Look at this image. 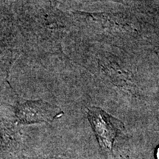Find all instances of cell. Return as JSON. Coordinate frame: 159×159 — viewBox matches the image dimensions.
I'll return each mask as SVG.
<instances>
[{
    "label": "cell",
    "mask_w": 159,
    "mask_h": 159,
    "mask_svg": "<svg viewBox=\"0 0 159 159\" xmlns=\"http://www.w3.org/2000/svg\"><path fill=\"white\" fill-rule=\"evenodd\" d=\"M19 118L27 122L47 120V105L41 102H28L23 105L19 112Z\"/></svg>",
    "instance_id": "7a4b0ae2"
},
{
    "label": "cell",
    "mask_w": 159,
    "mask_h": 159,
    "mask_svg": "<svg viewBox=\"0 0 159 159\" xmlns=\"http://www.w3.org/2000/svg\"><path fill=\"white\" fill-rule=\"evenodd\" d=\"M158 159H159V148H158Z\"/></svg>",
    "instance_id": "3957f363"
},
{
    "label": "cell",
    "mask_w": 159,
    "mask_h": 159,
    "mask_svg": "<svg viewBox=\"0 0 159 159\" xmlns=\"http://www.w3.org/2000/svg\"><path fill=\"white\" fill-rule=\"evenodd\" d=\"M89 119L100 146L105 150H112L114 142L120 130L119 125L121 123L97 108L89 111Z\"/></svg>",
    "instance_id": "6da1fadb"
}]
</instances>
